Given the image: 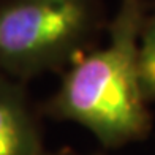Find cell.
I'll return each mask as SVG.
<instances>
[{"label":"cell","instance_id":"cell-1","mask_svg":"<svg viewBox=\"0 0 155 155\" xmlns=\"http://www.w3.org/2000/svg\"><path fill=\"white\" fill-rule=\"evenodd\" d=\"M143 27V2L122 0L108 45L76 63L55 98L60 116L89 128L106 146L131 141L149 127L138 65Z\"/></svg>","mask_w":155,"mask_h":155},{"label":"cell","instance_id":"cell-2","mask_svg":"<svg viewBox=\"0 0 155 155\" xmlns=\"http://www.w3.org/2000/svg\"><path fill=\"white\" fill-rule=\"evenodd\" d=\"M94 22L90 0H15L0 8V62L38 67L73 49Z\"/></svg>","mask_w":155,"mask_h":155},{"label":"cell","instance_id":"cell-3","mask_svg":"<svg viewBox=\"0 0 155 155\" xmlns=\"http://www.w3.org/2000/svg\"><path fill=\"white\" fill-rule=\"evenodd\" d=\"M0 155H38V136L22 101L0 89Z\"/></svg>","mask_w":155,"mask_h":155},{"label":"cell","instance_id":"cell-4","mask_svg":"<svg viewBox=\"0 0 155 155\" xmlns=\"http://www.w3.org/2000/svg\"><path fill=\"white\" fill-rule=\"evenodd\" d=\"M141 87L146 100L155 98V15L143 27L138 49Z\"/></svg>","mask_w":155,"mask_h":155}]
</instances>
